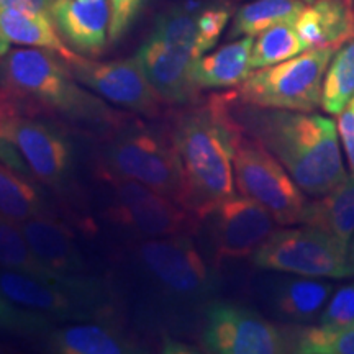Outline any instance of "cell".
I'll list each match as a JSON object with an SVG mask.
<instances>
[{
  "instance_id": "6da1fadb",
  "label": "cell",
  "mask_w": 354,
  "mask_h": 354,
  "mask_svg": "<svg viewBox=\"0 0 354 354\" xmlns=\"http://www.w3.org/2000/svg\"><path fill=\"white\" fill-rule=\"evenodd\" d=\"M56 53L17 48L0 57V120L48 112L87 127H118L123 115L77 86Z\"/></svg>"
},
{
  "instance_id": "7a4b0ae2",
  "label": "cell",
  "mask_w": 354,
  "mask_h": 354,
  "mask_svg": "<svg viewBox=\"0 0 354 354\" xmlns=\"http://www.w3.org/2000/svg\"><path fill=\"white\" fill-rule=\"evenodd\" d=\"M230 112L248 135L259 140L310 196H325L346 179L333 120L313 112L263 109L243 104Z\"/></svg>"
},
{
  "instance_id": "3957f363",
  "label": "cell",
  "mask_w": 354,
  "mask_h": 354,
  "mask_svg": "<svg viewBox=\"0 0 354 354\" xmlns=\"http://www.w3.org/2000/svg\"><path fill=\"white\" fill-rule=\"evenodd\" d=\"M240 125L230 112L228 95L214 97L205 109L183 115L171 141L179 159V205L203 220L234 194L233 146Z\"/></svg>"
},
{
  "instance_id": "277c9868",
  "label": "cell",
  "mask_w": 354,
  "mask_h": 354,
  "mask_svg": "<svg viewBox=\"0 0 354 354\" xmlns=\"http://www.w3.org/2000/svg\"><path fill=\"white\" fill-rule=\"evenodd\" d=\"M127 279L149 308L179 315L205 305L215 282L187 234L148 238L127 250Z\"/></svg>"
},
{
  "instance_id": "5b68a950",
  "label": "cell",
  "mask_w": 354,
  "mask_h": 354,
  "mask_svg": "<svg viewBox=\"0 0 354 354\" xmlns=\"http://www.w3.org/2000/svg\"><path fill=\"white\" fill-rule=\"evenodd\" d=\"M336 46L313 48L290 59L256 69L240 86L243 104L263 109L315 112L322 105L325 73Z\"/></svg>"
},
{
  "instance_id": "8992f818",
  "label": "cell",
  "mask_w": 354,
  "mask_h": 354,
  "mask_svg": "<svg viewBox=\"0 0 354 354\" xmlns=\"http://www.w3.org/2000/svg\"><path fill=\"white\" fill-rule=\"evenodd\" d=\"M233 171L241 196L261 203L277 223H302L308 203L304 190L277 158L241 127L234 138Z\"/></svg>"
},
{
  "instance_id": "52a82bcc",
  "label": "cell",
  "mask_w": 354,
  "mask_h": 354,
  "mask_svg": "<svg viewBox=\"0 0 354 354\" xmlns=\"http://www.w3.org/2000/svg\"><path fill=\"white\" fill-rule=\"evenodd\" d=\"M0 292L21 307L63 320H88L112 312L110 294L99 281L86 276H56L50 279L3 269Z\"/></svg>"
},
{
  "instance_id": "ba28073f",
  "label": "cell",
  "mask_w": 354,
  "mask_h": 354,
  "mask_svg": "<svg viewBox=\"0 0 354 354\" xmlns=\"http://www.w3.org/2000/svg\"><path fill=\"white\" fill-rule=\"evenodd\" d=\"M253 263L268 271L317 279L353 276L348 246L313 227L274 230L253 253Z\"/></svg>"
},
{
  "instance_id": "9c48e42d",
  "label": "cell",
  "mask_w": 354,
  "mask_h": 354,
  "mask_svg": "<svg viewBox=\"0 0 354 354\" xmlns=\"http://www.w3.org/2000/svg\"><path fill=\"white\" fill-rule=\"evenodd\" d=\"M100 174L112 190L105 218L125 230L127 234L148 240L184 234L196 225V216L165 194L125 177Z\"/></svg>"
},
{
  "instance_id": "30bf717a",
  "label": "cell",
  "mask_w": 354,
  "mask_h": 354,
  "mask_svg": "<svg viewBox=\"0 0 354 354\" xmlns=\"http://www.w3.org/2000/svg\"><path fill=\"white\" fill-rule=\"evenodd\" d=\"M100 172L136 180L179 203L183 180L172 141L146 130L118 135L102 156Z\"/></svg>"
},
{
  "instance_id": "8fae6325",
  "label": "cell",
  "mask_w": 354,
  "mask_h": 354,
  "mask_svg": "<svg viewBox=\"0 0 354 354\" xmlns=\"http://www.w3.org/2000/svg\"><path fill=\"white\" fill-rule=\"evenodd\" d=\"M203 346L218 354H277L290 343L286 333L259 313L236 304L212 302L207 307Z\"/></svg>"
},
{
  "instance_id": "7c38bea8",
  "label": "cell",
  "mask_w": 354,
  "mask_h": 354,
  "mask_svg": "<svg viewBox=\"0 0 354 354\" xmlns=\"http://www.w3.org/2000/svg\"><path fill=\"white\" fill-rule=\"evenodd\" d=\"M68 66L79 82L102 99L149 117H158L161 113L165 100L148 81L136 57L94 61L77 56Z\"/></svg>"
},
{
  "instance_id": "4fadbf2b",
  "label": "cell",
  "mask_w": 354,
  "mask_h": 354,
  "mask_svg": "<svg viewBox=\"0 0 354 354\" xmlns=\"http://www.w3.org/2000/svg\"><path fill=\"white\" fill-rule=\"evenodd\" d=\"M209 234L215 259H241L253 253L274 230V216L253 198L236 196L221 201L209 215Z\"/></svg>"
},
{
  "instance_id": "5bb4252c",
  "label": "cell",
  "mask_w": 354,
  "mask_h": 354,
  "mask_svg": "<svg viewBox=\"0 0 354 354\" xmlns=\"http://www.w3.org/2000/svg\"><path fill=\"white\" fill-rule=\"evenodd\" d=\"M0 138L19 149L30 172L51 187H59L71 171V145L59 128L32 117L0 120Z\"/></svg>"
},
{
  "instance_id": "9a60e30c",
  "label": "cell",
  "mask_w": 354,
  "mask_h": 354,
  "mask_svg": "<svg viewBox=\"0 0 354 354\" xmlns=\"http://www.w3.org/2000/svg\"><path fill=\"white\" fill-rule=\"evenodd\" d=\"M135 57L148 81L167 104H187L197 95L198 87L192 77V66L197 57L192 53L171 46L149 35Z\"/></svg>"
},
{
  "instance_id": "2e32d148",
  "label": "cell",
  "mask_w": 354,
  "mask_h": 354,
  "mask_svg": "<svg viewBox=\"0 0 354 354\" xmlns=\"http://www.w3.org/2000/svg\"><path fill=\"white\" fill-rule=\"evenodd\" d=\"M50 15L64 41L81 55H99L110 41L109 0H55Z\"/></svg>"
},
{
  "instance_id": "e0dca14e",
  "label": "cell",
  "mask_w": 354,
  "mask_h": 354,
  "mask_svg": "<svg viewBox=\"0 0 354 354\" xmlns=\"http://www.w3.org/2000/svg\"><path fill=\"white\" fill-rule=\"evenodd\" d=\"M21 230L37 258L56 276H82L86 259L74 233L64 223L37 215L21 223Z\"/></svg>"
},
{
  "instance_id": "ac0fdd59",
  "label": "cell",
  "mask_w": 354,
  "mask_h": 354,
  "mask_svg": "<svg viewBox=\"0 0 354 354\" xmlns=\"http://www.w3.org/2000/svg\"><path fill=\"white\" fill-rule=\"evenodd\" d=\"M305 50L354 39V0H313L294 21Z\"/></svg>"
},
{
  "instance_id": "d6986e66",
  "label": "cell",
  "mask_w": 354,
  "mask_h": 354,
  "mask_svg": "<svg viewBox=\"0 0 354 354\" xmlns=\"http://www.w3.org/2000/svg\"><path fill=\"white\" fill-rule=\"evenodd\" d=\"M335 286L317 277H281L268 290L269 305L279 317L294 323H307L320 315Z\"/></svg>"
},
{
  "instance_id": "ffe728a7",
  "label": "cell",
  "mask_w": 354,
  "mask_h": 354,
  "mask_svg": "<svg viewBox=\"0 0 354 354\" xmlns=\"http://www.w3.org/2000/svg\"><path fill=\"white\" fill-rule=\"evenodd\" d=\"M254 37H243L225 44L212 55H203L194 61L192 77L198 88H225L241 86L253 73L251 50Z\"/></svg>"
},
{
  "instance_id": "44dd1931",
  "label": "cell",
  "mask_w": 354,
  "mask_h": 354,
  "mask_svg": "<svg viewBox=\"0 0 354 354\" xmlns=\"http://www.w3.org/2000/svg\"><path fill=\"white\" fill-rule=\"evenodd\" d=\"M48 346L61 354H125L138 348L110 323H81L48 333Z\"/></svg>"
},
{
  "instance_id": "7402d4cb",
  "label": "cell",
  "mask_w": 354,
  "mask_h": 354,
  "mask_svg": "<svg viewBox=\"0 0 354 354\" xmlns=\"http://www.w3.org/2000/svg\"><path fill=\"white\" fill-rule=\"evenodd\" d=\"M0 28L10 43L53 51L63 57L66 63H71L79 56L71 50L64 38L59 37V30L56 28L51 15L46 13L0 8Z\"/></svg>"
},
{
  "instance_id": "603a6c76",
  "label": "cell",
  "mask_w": 354,
  "mask_h": 354,
  "mask_svg": "<svg viewBox=\"0 0 354 354\" xmlns=\"http://www.w3.org/2000/svg\"><path fill=\"white\" fill-rule=\"evenodd\" d=\"M302 223L331 234L349 248L354 236V174L325 196L308 202Z\"/></svg>"
},
{
  "instance_id": "cb8c5ba5",
  "label": "cell",
  "mask_w": 354,
  "mask_h": 354,
  "mask_svg": "<svg viewBox=\"0 0 354 354\" xmlns=\"http://www.w3.org/2000/svg\"><path fill=\"white\" fill-rule=\"evenodd\" d=\"M304 8V0H254L234 13L228 38L256 37L274 25L294 24Z\"/></svg>"
},
{
  "instance_id": "d4e9b609",
  "label": "cell",
  "mask_w": 354,
  "mask_h": 354,
  "mask_svg": "<svg viewBox=\"0 0 354 354\" xmlns=\"http://www.w3.org/2000/svg\"><path fill=\"white\" fill-rule=\"evenodd\" d=\"M43 212L44 201L37 185L0 161V216L21 225Z\"/></svg>"
},
{
  "instance_id": "484cf974",
  "label": "cell",
  "mask_w": 354,
  "mask_h": 354,
  "mask_svg": "<svg viewBox=\"0 0 354 354\" xmlns=\"http://www.w3.org/2000/svg\"><path fill=\"white\" fill-rule=\"evenodd\" d=\"M354 99V39L343 43L331 57L322 87V109L342 113Z\"/></svg>"
},
{
  "instance_id": "4316f807",
  "label": "cell",
  "mask_w": 354,
  "mask_h": 354,
  "mask_svg": "<svg viewBox=\"0 0 354 354\" xmlns=\"http://www.w3.org/2000/svg\"><path fill=\"white\" fill-rule=\"evenodd\" d=\"M0 268L33 277H56V274H53L33 253L21 225L2 216H0Z\"/></svg>"
},
{
  "instance_id": "83f0119b",
  "label": "cell",
  "mask_w": 354,
  "mask_h": 354,
  "mask_svg": "<svg viewBox=\"0 0 354 354\" xmlns=\"http://www.w3.org/2000/svg\"><path fill=\"white\" fill-rule=\"evenodd\" d=\"M304 51L307 50L294 24L274 25L261 32L254 39L253 50H251V68L261 69L284 63Z\"/></svg>"
},
{
  "instance_id": "f1b7e54d",
  "label": "cell",
  "mask_w": 354,
  "mask_h": 354,
  "mask_svg": "<svg viewBox=\"0 0 354 354\" xmlns=\"http://www.w3.org/2000/svg\"><path fill=\"white\" fill-rule=\"evenodd\" d=\"M201 8L192 6L172 7L159 13L154 20L151 37L171 46L192 53L197 57V17Z\"/></svg>"
},
{
  "instance_id": "f546056e",
  "label": "cell",
  "mask_w": 354,
  "mask_h": 354,
  "mask_svg": "<svg viewBox=\"0 0 354 354\" xmlns=\"http://www.w3.org/2000/svg\"><path fill=\"white\" fill-rule=\"evenodd\" d=\"M290 344L302 354H354V325L310 326L299 330Z\"/></svg>"
},
{
  "instance_id": "4dcf8cb0",
  "label": "cell",
  "mask_w": 354,
  "mask_h": 354,
  "mask_svg": "<svg viewBox=\"0 0 354 354\" xmlns=\"http://www.w3.org/2000/svg\"><path fill=\"white\" fill-rule=\"evenodd\" d=\"M53 318L37 310L21 307L0 292V331L17 335L50 333Z\"/></svg>"
},
{
  "instance_id": "1f68e13d",
  "label": "cell",
  "mask_w": 354,
  "mask_h": 354,
  "mask_svg": "<svg viewBox=\"0 0 354 354\" xmlns=\"http://www.w3.org/2000/svg\"><path fill=\"white\" fill-rule=\"evenodd\" d=\"M232 12L227 6H214L201 8L197 17L198 37H197V57L205 55L218 43V39L227 28Z\"/></svg>"
},
{
  "instance_id": "d6a6232c",
  "label": "cell",
  "mask_w": 354,
  "mask_h": 354,
  "mask_svg": "<svg viewBox=\"0 0 354 354\" xmlns=\"http://www.w3.org/2000/svg\"><path fill=\"white\" fill-rule=\"evenodd\" d=\"M320 325L328 328L354 325V282L339 286L320 313Z\"/></svg>"
},
{
  "instance_id": "836d02e7",
  "label": "cell",
  "mask_w": 354,
  "mask_h": 354,
  "mask_svg": "<svg viewBox=\"0 0 354 354\" xmlns=\"http://www.w3.org/2000/svg\"><path fill=\"white\" fill-rule=\"evenodd\" d=\"M110 2V43L118 41L125 37L136 20L145 0H109Z\"/></svg>"
},
{
  "instance_id": "e575fe53",
  "label": "cell",
  "mask_w": 354,
  "mask_h": 354,
  "mask_svg": "<svg viewBox=\"0 0 354 354\" xmlns=\"http://www.w3.org/2000/svg\"><path fill=\"white\" fill-rule=\"evenodd\" d=\"M338 130L346 153L349 167L354 174V99L346 105L338 118Z\"/></svg>"
},
{
  "instance_id": "d590c367",
  "label": "cell",
  "mask_w": 354,
  "mask_h": 354,
  "mask_svg": "<svg viewBox=\"0 0 354 354\" xmlns=\"http://www.w3.org/2000/svg\"><path fill=\"white\" fill-rule=\"evenodd\" d=\"M53 2L55 0H0V8H17V10L50 15Z\"/></svg>"
},
{
  "instance_id": "8d00e7d4",
  "label": "cell",
  "mask_w": 354,
  "mask_h": 354,
  "mask_svg": "<svg viewBox=\"0 0 354 354\" xmlns=\"http://www.w3.org/2000/svg\"><path fill=\"white\" fill-rule=\"evenodd\" d=\"M10 51V41H8L6 35H3L2 28H0V57H3Z\"/></svg>"
},
{
  "instance_id": "74e56055",
  "label": "cell",
  "mask_w": 354,
  "mask_h": 354,
  "mask_svg": "<svg viewBox=\"0 0 354 354\" xmlns=\"http://www.w3.org/2000/svg\"><path fill=\"white\" fill-rule=\"evenodd\" d=\"M349 263H351V269H353V274H354V240H353L351 250H349Z\"/></svg>"
},
{
  "instance_id": "f35d334b",
  "label": "cell",
  "mask_w": 354,
  "mask_h": 354,
  "mask_svg": "<svg viewBox=\"0 0 354 354\" xmlns=\"http://www.w3.org/2000/svg\"><path fill=\"white\" fill-rule=\"evenodd\" d=\"M304 2H310V3H312V2H313V0H304Z\"/></svg>"
}]
</instances>
